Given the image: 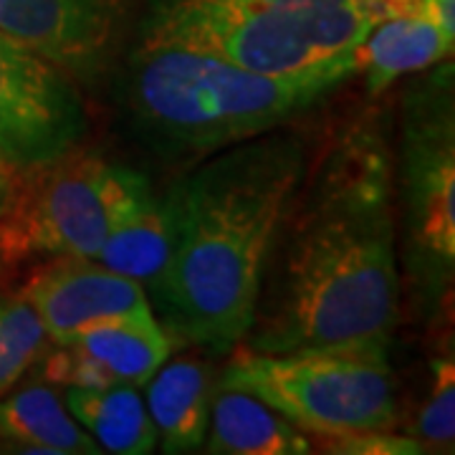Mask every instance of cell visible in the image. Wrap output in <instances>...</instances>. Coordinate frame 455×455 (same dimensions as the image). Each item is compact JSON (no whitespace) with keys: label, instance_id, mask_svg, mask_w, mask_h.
Returning <instances> with one entry per match:
<instances>
[{"label":"cell","instance_id":"obj_1","mask_svg":"<svg viewBox=\"0 0 455 455\" xmlns=\"http://www.w3.org/2000/svg\"><path fill=\"white\" fill-rule=\"evenodd\" d=\"M301 180L304 147L268 132L212 152L167 193L170 253L147 296L170 334L215 355L248 337Z\"/></svg>","mask_w":455,"mask_h":455},{"label":"cell","instance_id":"obj_2","mask_svg":"<svg viewBox=\"0 0 455 455\" xmlns=\"http://www.w3.org/2000/svg\"><path fill=\"white\" fill-rule=\"evenodd\" d=\"M268 291L259 293L251 349L387 339L400 276L385 164L334 170L286 235Z\"/></svg>","mask_w":455,"mask_h":455},{"label":"cell","instance_id":"obj_3","mask_svg":"<svg viewBox=\"0 0 455 455\" xmlns=\"http://www.w3.org/2000/svg\"><path fill=\"white\" fill-rule=\"evenodd\" d=\"M359 61L268 76L203 51L142 44L132 56L130 104L167 149L212 155L268 134L355 76Z\"/></svg>","mask_w":455,"mask_h":455},{"label":"cell","instance_id":"obj_4","mask_svg":"<svg viewBox=\"0 0 455 455\" xmlns=\"http://www.w3.org/2000/svg\"><path fill=\"white\" fill-rule=\"evenodd\" d=\"M390 0L286 11L248 0H160L142 44L203 51L268 76L359 61V46Z\"/></svg>","mask_w":455,"mask_h":455},{"label":"cell","instance_id":"obj_5","mask_svg":"<svg viewBox=\"0 0 455 455\" xmlns=\"http://www.w3.org/2000/svg\"><path fill=\"white\" fill-rule=\"evenodd\" d=\"M223 387L274 407L316 435L385 430L395 423L387 339L314 344L289 352L241 349L228 362Z\"/></svg>","mask_w":455,"mask_h":455},{"label":"cell","instance_id":"obj_6","mask_svg":"<svg viewBox=\"0 0 455 455\" xmlns=\"http://www.w3.org/2000/svg\"><path fill=\"white\" fill-rule=\"evenodd\" d=\"M140 172L86 152H66L49 164L20 170L0 212V260L36 256L97 259L116 212Z\"/></svg>","mask_w":455,"mask_h":455},{"label":"cell","instance_id":"obj_7","mask_svg":"<svg viewBox=\"0 0 455 455\" xmlns=\"http://www.w3.org/2000/svg\"><path fill=\"white\" fill-rule=\"evenodd\" d=\"M86 112L68 74L0 33V152L20 170L76 149Z\"/></svg>","mask_w":455,"mask_h":455},{"label":"cell","instance_id":"obj_8","mask_svg":"<svg viewBox=\"0 0 455 455\" xmlns=\"http://www.w3.org/2000/svg\"><path fill=\"white\" fill-rule=\"evenodd\" d=\"M132 0H0V33L49 59L68 76L104 64Z\"/></svg>","mask_w":455,"mask_h":455},{"label":"cell","instance_id":"obj_9","mask_svg":"<svg viewBox=\"0 0 455 455\" xmlns=\"http://www.w3.org/2000/svg\"><path fill=\"white\" fill-rule=\"evenodd\" d=\"M23 299L36 309L53 344L99 322L152 311L140 281L116 274L97 259L79 256H61L36 271Z\"/></svg>","mask_w":455,"mask_h":455},{"label":"cell","instance_id":"obj_10","mask_svg":"<svg viewBox=\"0 0 455 455\" xmlns=\"http://www.w3.org/2000/svg\"><path fill=\"white\" fill-rule=\"evenodd\" d=\"M407 203L412 238L427 260L453 268L455 260V137L451 104L415 119L405 149Z\"/></svg>","mask_w":455,"mask_h":455},{"label":"cell","instance_id":"obj_11","mask_svg":"<svg viewBox=\"0 0 455 455\" xmlns=\"http://www.w3.org/2000/svg\"><path fill=\"white\" fill-rule=\"evenodd\" d=\"M453 44L430 20L420 0H390L387 16L374 23L359 46V71L377 94L410 71L448 59Z\"/></svg>","mask_w":455,"mask_h":455},{"label":"cell","instance_id":"obj_12","mask_svg":"<svg viewBox=\"0 0 455 455\" xmlns=\"http://www.w3.org/2000/svg\"><path fill=\"white\" fill-rule=\"evenodd\" d=\"M82 352L109 385L142 387L172 352V334L157 322L155 311L99 322L56 341Z\"/></svg>","mask_w":455,"mask_h":455},{"label":"cell","instance_id":"obj_13","mask_svg":"<svg viewBox=\"0 0 455 455\" xmlns=\"http://www.w3.org/2000/svg\"><path fill=\"white\" fill-rule=\"evenodd\" d=\"M170 253V218L164 200L152 193L147 178H137L130 197L116 212L97 260L122 276L152 289Z\"/></svg>","mask_w":455,"mask_h":455},{"label":"cell","instance_id":"obj_14","mask_svg":"<svg viewBox=\"0 0 455 455\" xmlns=\"http://www.w3.org/2000/svg\"><path fill=\"white\" fill-rule=\"evenodd\" d=\"M211 435H205V453L223 455H301L309 453V440L281 412L259 397L241 390H228L215 397L211 412Z\"/></svg>","mask_w":455,"mask_h":455},{"label":"cell","instance_id":"obj_15","mask_svg":"<svg viewBox=\"0 0 455 455\" xmlns=\"http://www.w3.org/2000/svg\"><path fill=\"white\" fill-rule=\"evenodd\" d=\"M0 443L26 453H101V445L71 418L61 397L46 385H28L0 397Z\"/></svg>","mask_w":455,"mask_h":455},{"label":"cell","instance_id":"obj_16","mask_svg":"<svg viewBox=\"0 0 455 455\" xmlns=\"http://www.w3.org/2000/svg\"><path fill=\"white\" fill-rule=\"evenodd\" d=\"M147 387V412L164 453L200 451L211 423L205 367L193 359H175L152 374Z\"/></svg>","mask_w":455,"mask_h":455},{"label":"cell","instance_id":"obj_17","mask_svg":"<svg viewBox=\"0 0 455 455\" xmlns=\"http://www.w3.org/2000/svg\"><path fill=\"white\" fill-rule=\"evenodd\" d=\"M66 407L71 418L101 445V451L147 455L157 445V430L145 400L132 385L68 387Z\"/></svg>","mask_w":455,"mask_h":455},{"label":"cell","instance_id":"obj_18","mask_svg":"<svg viewBox=\"0 0 455 455\" xmlns=\"http://www.w3.org/2000/svg\"><path fill=\"white\" fill-rule=\"evenodd\" d=\"M49 334L31 304L18 296H0V395L11 392L44 355Z\"/></svg>","mask_w":455,"mask_h":455},{"label":"cell","instance_id":"obj_19","mask_svg":"<svg viewBox=\"0 0 455 455\" xmlns=\"http://www.w3.org/2000/svg\"><path fill=\"white\" fill-rule=\"evenodd\" d=\"M433 390L420 412V435L427 443L453 445L455 438V367L453 359H438L433 364Z\"/></svg>","mask_w":455,"mask_h":455},{"label":"cell","instance_id":"obj_20","mask_svg":"<svg viewBox=\"0 0 455 455\" xmlns=\"http://www.w3.org/2000/svg\"><path fill=\"white\" fill-rule=\"evenodd\" d=\"M326 438V451L331 453H359V455H415L423 453L420 443L397 435H385L382 430H357Z\"/></svg>","mask_w":455,"mask_h":455},{"label":"cell","instance_id":"obj_21","mask_svg":"<svg viewBox=\"0 0 455 455\" xmlns=\"http://www.w3.org/2000/svg\"><path fill=\"white\" fill-rule=\"evenodd\" d=\"M420 5L443 36L455 41V0H420Z\"/></svg>","mask_w":455,"mask_h":455},{"label":"cell","instance_id":"obj_22","mask_svg":"<svg viewBox=\"0 0 455 455\" xmlns=\"http://www.w3.org/2000/svg\"><path fill=\"white\" fill-rule=\"evenodd\" d=\"M248 3H263L276 5L286 11H314V8H334V5H352V3H372V0H248Z\"/></svg>","mask_w":455,"mask_h":455},{"label":"cell","instance_id":"obj_23","mask_svg":"<svg viewBox=\"0 0 455 455\" xmlns=\"http://www.w3.org/2000/svg\"><path fill=\"white\" fill-rule=\"evenodd\" d=\"M18 178V170L13 164L8 163L5 157H3V152H0V185H13Z\"/></svg>","mask_w":455,"mask_h":455},{"label":"cell","instance_id":"obj_24","mask_svg":"<svg viewBox=\"0 0 455 455\" xmlns=\"http://www.w3.org/2000/svg\"><path fill=\"white\" fill-rule=\"evenodd\" d=\"M11 190H13V185H0V212L8 208V200H11Z\"/></svg>","mask_w":455,"mask_h":455}]
</instances>
